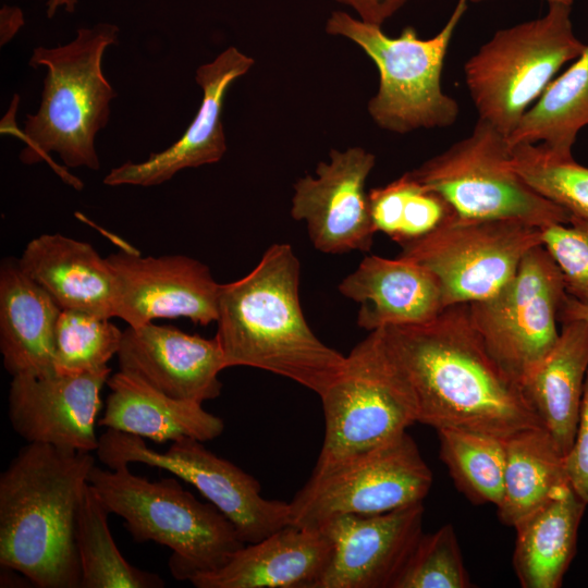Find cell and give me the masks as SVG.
<instances>
[{"instance_id": "6da1fadb", "label": "cell", "mask_w": 588, "mask_h": 588, "mask_svg": "<svg viewBox=\"0 0 588 588\" xmlns=\"http://www.w3.org/2000/svg\"><path fill=\"white\" fill-rule=\"evenodd\" d=\"M377 331L413 397L417 422L502 439L542 426L520 383L488 351L468 304L445 307L427 322Z\"/></svg>"}, {"instance_id": "7a4b0ae2", "label": "cell", "mask_w": 588, "mask_h": 588, "mask_svg": "<svg viewBox=\"0 0 588 588\" xmlns=\"http://www.w3.org/2000/svg\"><path fill=\"white\" fill-rule=\"evenodd\" d=\"M299 274L291 245L272 244L248 274L221 284L216 338L226 368L270 371L320 396L344 371L346 356L308 326L299 303Z\"/></svg>"}, {"instance_id": "3957f363", "label": "cell", "mask_w": 588, "mask_h": 588, "mask_svg": "<svg viewBox=\"0 0 588 588\" xmlns=\"http://www.w3.org/2000/svg\"><path fill=\"white\" fill-rule=\"evenodd\" d=\"M91 452L23 446L0 475V565L39 588H81L77 510Z\"/></svg>"}, {"instance_id": "277c9868", "label": "cell", "mask_w": 588, "mask_h": 588, "mask_svg": "<svg viewBox=\"0 0 588 588\" xmlns=\"http://www.w3.org/2000/svg\"><path fill=\"white\" fill-rule=\"evenodd\" d=\"M119 27L101 22L78 28L63 46L36 47L29 65L47 68L38 111L27 115L20 132L26 147L24 163L50 160L57 152L70 168L100 167L95 138L110 119V103L118 96L102 72L106 49L118 44Z\"/></svg>"}, {"instance_id": "5b68a950", "label": "cell", "mask_w": 588, "mask_h": 588, "mask_svg": "<svg viewBox=\"0 0 588 588\" xmlns=\"http://www.w3.org/2000/svg\"><path fill=\"white\" fill-rule=\"evenodd\" d=\"M177 477L151 481L128 465L101 469L88 482L110 514L122 517L136 542L154 541L172 550L169 569L177 580L223 566L245 543L232 522L210 502L184 489Z\"/></svg>"}, {"instance_id": "8992f818", "label": "cell", "mask_w": 588, "mask_h": 588, "mask_svg": "<svg viewBox=\"0 0 588 588\" xmlns=\"http://www.w3.org/2000/svg\"><path fill=\"white\" fill-rule=\"evenodd\" d=\"M468 1L458 0L444 27L429 39H421L412 26H406L399 37H390L380 25L343 11H334L328 17L326 32L355 42L379 71L378 91L368 102V112L379 127L405 134L454 124L460 108L455 99L444 94L441 74Z\"/></svg>"}, {"instance_id": "52a82bcc", "label": "cell", "mask_w": 588, "mask_h": 588, "mask_svg": "<svg viewBox=\"0 0 588 588\" xmlns=\"http://www.w3.org/2000/svg\"><path fill=\"white\" fill-rule=\"evenodd\" d=\"M573 30L571 5L549 3L538 19L499 29L464 65L478 119L506 138L559 70L585 49Z\"/></svg>"}, {"instance_id": "ba28073f", "label": "cell", "mask_w": 588, "mask_h": 588, "mask_svg": "<svg viewBox=\"0 0 588 588\" xmlns=\"http://www.w3.org/2000/svg\"><path fill=\"white\" fill-rule=\"evenodd\" d=\"M466 219L517 220L543 229L572 215L530 188L511 164L506 136L478 119L470 135L409 171Z\"/></svg>"}, {"instance_id": "9c48e42d", "label": "cell", "mask_w": 588, "mask_h": 588, "mask_svg": "<svg viewBox=\"0 0 588 588\" xmlns=\"http://www.w3.org/2000/svg\"><path fill=\"white\" fill-rule=\"evenodd\" d=\"M320 399L324 438L314 470L373 451L417 422L413 397L385 355L377 330L346 355L344 371Z\"/></svg>"}, {"instance_id": "30bf717a", "label": "cell", "mask_w": 588, "mask_h": 588, "mask_svg": "<svg viewBox=\"0 0 588 588\" xmlns=\"http://www.w3.org/2000/svg\"><path fill=\"white\" fill-rule=\"evenodd\" d=\"M432 473L404 432L343 464L314 470L289 502L290 524L321 528L343 515H372L422 503Z\"/></svg>"}, {"instance_id": "8fae6325", "label": "cell", "mask_w": 588, "mask_h": 588, "mask_svg": "<svg viewBox=\"0 0 588 588\" xmlns=\"http://www.w3.org/2000/svg\"><path fill=\"white\" fill-rule=\"evenodd\" d=\"M543 245L540 228L517 220L466 219L457 215L429 234L401 245L399 256L437 278L444 307L495 294L523 258Z\"/></svg>"}, {"instance_id": "7c38bea8", "label": "cell", "mask_w": 588, "mask_h": 588, "mask_svg": "<svg viewBox=\"0 0 588 588\" xmlns=\"http://www.w3.org/2000/svg\"><path fill=\"white\" fill-rule=\"evenodd\" d=\"M203 443L185 437L158 452L144 438L107 429L96 453L108 468L140 463L188 482L232 522L244 543L257 542L290 524L289 503L264 498L256 478Z\"/></svg>"}, {"instance_id": "4fadbf2b", "label": "cell", "mask_w": 588, "mask_h": 588, "mask_svg": "<svg viewBox=\"0 0 588 588\" xmlns=\"http://www.w3.org/2000/svg\"><path fill=\"white\" fill-rule=\"evenodd\" d=\"M566 296L558 265L540 245L527 253L495 294L468 304L488 351L520 385L555 344Z\"/></svg>"}, {"instance_id": "5bb4252c", "label": "cell", "mask_w": 588, "mask_h": 588, "mask_svg": "<svg viewBox=\"0 0 588 588\" xmlns=\"http://www.w3.org/2000/svg\"><path fill=\"white\" fill-rule=\"evenodd\" d=\"M375 155L362 147L331 150L316 175L294 184L291 215L305 221L315 248L326 254L370 250L377 233L365 185Z\"/></svg>"}, {"instance_id": "9a60e30c", "label": "cell", "mask_w": 588, "mask_h": 588, "mask_svg": "<svg viewBox=\"0 0 588 588\" xmlns=\"http://www.w3.org/2000/svg\"><path fill=\"white\" fill-rule=\"evenodd\" d=\"M118 301L115 317L130 327L159 318L185 317L207 326L218 319V283L209 268L185 255L143 257L120 250L109 255Z\"/></svg>"}, {"instance_id": "2e32d148", "label": "cell", "mask_w": 588, "mask_h": 588, "mask_svg": "<svg viewBox=\"0 0 588 588\" xmlns=\"http://www.w3.org/2000/svg\"><path fill=\"white\" fill-rule=\"evenodd\" d=\"M424 504L372 515H343L322 530L332 543L318 588H394L422 535Z\"/></svg>"}, {"instance_id": "e0dca14e", "label": "cell", "mask_w": 588, "mask_h": 588, "mask_svg": "<svg viewBox=\"0 0 588 588\" xmlns=\"http://www.w3.org/2000/svg\"><path fill=\"white\" fill-rule=\"evenodd\" d=\"M110 372L107 367L75 376L12 377L8 412L13 430L27 443L96 451L100 392Z\"/></svg>"}, {"instance_id": "ac0fdd59", "label": "cell", "mask_w": 588, "mask_h": 588, "mask_svg": "<svg viewBox=\"0 0 588 588\" xmlns=\"http://www.w3.org/2000/svg\"><path fill=\"white\" fill-rule=\"evenodd\" d=\"M117 356L120 370L171 397L203 404L221 393L219 373L226 367L216 336L205 339L152 322L128 326Z\"/></svg>"}, {"instance_id": "d6986e66", "label": "cell", "mask_w": 588, "mask_h": 588, "mask_svg": "<svg viewBox=\"0 0 588 588\" xmlns=\"http://www.w3.org/2000/svg\"><path fill=\"white\" fill-rule=\"evenodd\" d=\"M255 61L235 47H229L195 74L203 89L200 107L186 131L169 148L150 154L143 162L131 160L113 168L103 179L109 186H155L186 168L216 163L226 151L222 124L224 98L229 87L245 75Z\"/></svg>"}, {"instance_id": "ffe728a7", "label": "cell", "mask_w": 588, "mask_h": 588, "mask_svg": "<svg viewBox=\"0 0 588 588\" xmlns=\"http://www.w3.org/2000/svg\"><path fill=\"white\" fill-rule=\"evenodd\" d=\"M331 554L322 530L289 524L189 581L196 588H318Z\"/></svg>"}, {"instance_id": "44dd1931", "label": "cell", "mask_w": 588, "mask_h": 588, "mask_svg": "<svg viewBox=\"0 0 588 588\" xmlns=\"http://www.w3.org/2000/svg\"><path fill=\"white\" fill-rule=\"evenodd\" d=\"M338 289L359 304L357 324L369 332L427 322L445 308L433 273L402 256H366Z\"/></svg>"}, {"instance_id": "7402d4cb", "label": "cell", "mask_w": 588, "mask_h": 588, "mask_svg": "<svg viewBox=\"0 0 588 588\" xmlns=\"http://www.w3.org/2000/svg\"><path fill=\"white\" fill-rule=\"evenodd\" d=\"M19 264L61 309L115 317V275L89 243L45 233L27 243Z\"/></svg>"}, {"instance_id": "603a6c76", "label": "cell", "mask_w": 588, "mask_h": 588, "mask_svg": "<svg viewBox=\"0 0 588 588\" xmlns=\"http://www.w3.org/2000/svg\"><path fill=\"white\" fill-rule=\"evenodd\" d=\"M61 310L22 270L19 259L1 261L0 352L12 377L56 375L54 334Z\"/></svg>"}, {"instance_id": "cb8c5ba5", "label": "cell", "mask_w": 588, "mask_h": 588, "mask_svg": "<svg viewBox=\"0 0 588 588\" xmlns=\"http://www.w3.org/2000/svg\"><path fill=\"white\" fill-rule=\"evenodd\" d=\"M111 392L98 425L157 443L193 438L203 442L218 438L224 430L219 417L201 403L171 397L137 376L119 370L107 381Z\"/></svg>"}, {"instance_id": "d4e9b609", "label": "cell", "mask_w": 588, "mask_h": 588, "mask_svg": "<svg viewBox=\"0 0 588 588\" xmlns=\"http://www.w3.org/2000/svg\"><path fill=\"white\" fill-rule=\"evenodd\" d=\"M559 338L523 390L542 426L565 456L571 450L588 372V320L561 322Z\"/></svg>"}, {"instance_id": "484cf974", "label": "cell", "mask_w": 588, "mask_h": 588, "mask_svg": "<svg viewBox=\"0 0 588 588\" xmlns=\"http://www.w3.org/2000/svg\"><path fill=\"white\" fill-rule=\"evenodd\" d=\"M586 507L568 486L513 526V567L523 588L561 587Z\"/></svg>"}, {"instance_id": "4316f807", "label": "cell", "mask_w": 588, "mask_h": 588, "mask_svg": "<svg viewBox=\"0 0 588 588\" xmlns=\"http://www.w3.org/2000/svg\"><path fill=\"white\" fill-rule=\"evenodd\" d=\"M504 486L497 506L500 520L514 526L571 486L554 440L544 427L517 431L504 439Z\"/></svg>"}, {"instance_id": "83f0119b", "label": "cell", "mask_w": 588, "mask_h": 588, "mask_svg": "<svg viewBox=\"0 0 588 588\" xmlns=\"http://www.w3.org/2000/svg\"><path fill=\"white\" fill-rule=\"evenodd\" d=\"M588 126V44L572 65L544 89L507 137L510 146L541 144L569 159L579 131Z\"/></svg>"}, {"instance_id": "f1b7e54d", "label": "cell", "mask_w": 588, "mask_h": 588, "mask_svg": "<svg viewBox=\"0 0 588 588\" xmlns=\"http://www.w3.org/2000/svg\"><path fill=\"white\" fill-rule=\"evenodd\" d=\"M110 512L88 482L75 524V544L81 567V588H161L164 580L155 573L130 564L111 535Z\"/></svg>"}, {"instance_id": "f546056e", "label": "cell", "mask_w": 588, "mask_h": 588, "mask_svg": "<svg viewBox=\"0 0 588 588\" xmlns=\"http://www.w3.org/2000/svg\"><path fill=\"white\" fill-rule=\"evenodd\" d=\"M437 433L440 458L457 489L474 503L498 506L504 486V439L458 428Z\"/></svg>"}, {"instance_id": "4dcf8cb0", "label": "cell", "mask_w": 588, "mask_h": 588, "mask_svg": "<svg viewBox=\"0 0 588 588\" xmlns=\"http://www.w3.org/2000/svg\"><path fill=\"white\" fill-rule=\"evenodd\" d=\"M511 164L537 194L588 221V168L552 155L541 144L511 146Z\"/></svg>"}, {"instance_id": "1f68e13d", "label": "cell", "mask_w": 588, "mask_h": 588, "mask_svg": "<svg viewBox=\"0 0 588 588\" xmlns=\"http://www.w3.org/2000/svg\"><path fill=\"white\" fill-rule=\"evenodd\" d=\"M121 331L109 318L62 309L54 334V371L75 376L108 367L122 342Z\"/></svg>"}, {"instance_id": "d6a6232c", "label": "cell", "mask_w": 588, "mask_h": 588, "mask_svg": "<svg viewBox=\"0 0 588 588\" xmlns=\"http://www.w3.org/2000/svg\"><path fill=\"white\" fill-rule=\"evenodd\" d=\"M471 586L453 525L420 536L394 588Z\"/></svg>"}, {"instance_id": "836d02e7", "label": "cell", "mask_w": 588, "mask_h": 588, "mask_svg": "<svg viewBox=\"0 0 588 588\" xmlns=\"http://www.w3.org/2000/svg\"><path fill=\"white\" fill-rule=\"evenodd\" d=\"M541 231L543 246L562 273L566 293L588 306V221L572 216L569 223Z\"/></svg>"}, {"instance_id": "e575fe53", "label": "cell", "mask_w": 588, "mask_h": 588, "mask_svg": "<svg viewBox=\"0 0 588 588\" xmlns=\"http://www.w3.org/2000/svg\"><path fill=\"white\" fill-rule=\"evenodd\" d=\"M394 242L400 246L420 238L456 216L452 206L437 192L416 181L409 172Z\"/></svg>"}, {"instance_id": "d590c367", "label": "cell", "mask_w": 588, "mask_h": 588, "mask_svg": "<svg viewBox=\"0 0 588 588\" xmlns=\"http://www.w3.org/2000/svg\"><path fill=\"white\" fill-rule=\"evenodd\" d=\"M573 490L588 505V372L585 380L573 445L564 457Z\"/></svg>"}, {"instance_id": "8d00e7d4", "label": "cell", "mask_w": 588, "mask_h": 588, "mask_svg": "<svg viewBox=\"0 0 588 588\" xmlns=\"http://www.w3.org/2000/svg\"><path fill=\"white\" fill-rule=\"evenodd\" d=\"M353 9L359 20L382 26L407 0H335Z\"/></svg>"}, {"instance_id": "74e56055", "label": "cell", "mask_w": 588, "mask_h": 588, "mask_svg": "<svg viewBox=\"0 0 588 588\" xmlns=\"http://www.w3.org/2000/svg\"><path fill=\"white\" fill-rule=\"evenodd\" d=\"M24 25V15L20 8L3 5L0 10V41L7 44Z\"/></svg>"}, {"instance_id": "f35d334b", "label": "cell", "mask_w": 588, "mask_h": 588, "mask_svg": "<svg viewBox=\"0 0 588 588\" xmlns=\"http://www.w3.org/2000/svg\"><path fill=\"white\" fill-rule=\"evenodd\" d=\"M569 319L588 320V306L579 303L567 294L560 311V322Z\"/></svg>"}, {"instance_id": "ab89813d", "label": "cell", "mask_w": 588, "mask_h": 588, "mask_svg": "<svg viewBox=\"0 0 588 588\" xmlns=\"http://www.w3.org/2000/svg\"><path fill=\"white\" fill-rule=\"evenodd\" d=\"M79 0H47L46 15L52 19L59 10H64L68 13H73Z\"/></svg>"}, {"instance_id": "60d3db41", "label": "cell", "mask_w": 588, "mask_h": 588, "mask_svg": "<svg viewBox=\"0 0 588 588\" xmlns=\"http://www.w3.org/2000/svg\"><path fill=\"white\" fill-rule=\"evenodd\" d=\"M473 3H480L487 0H469ZM549 3H562L566 5H572L574 0H547Z\"/></svg>"}]
</instances>
